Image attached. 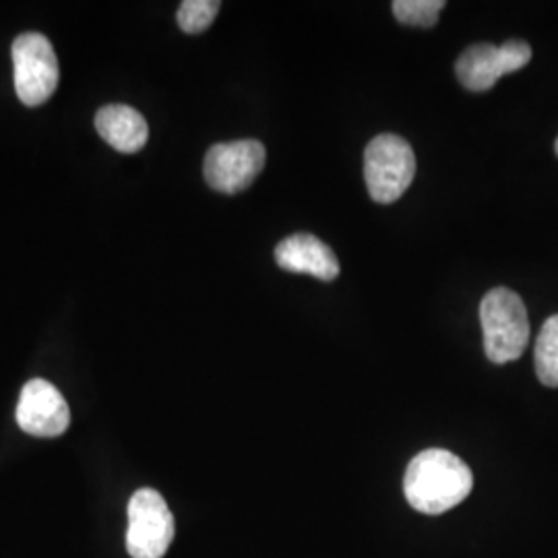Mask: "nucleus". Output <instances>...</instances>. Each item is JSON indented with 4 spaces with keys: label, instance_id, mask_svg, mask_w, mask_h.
Segmentation results:
<instances>
[{
    "label": "nucleus",
    "instance_id": "nucleus-8",
    "mask_svg": "<svg viewBox=\"0 0 558 558\" xmlns=\"http://www.w3.org/2000/svg\"><path fill=\"white\" fill-rule=\"evenodd\" d=\"M17 424L32 437L54 439L66 433L71 412L59 389L44 379L25 383L17 405Z\"/></svg>",
    "mask_w": 558,
    "mask_h": 558
},
{
    "label": "nucleus",
    "instance_id": "nucleus-11",
    "mask_svg": "<svg viewBox=\"0 0 558 558\" xmlns=\"http://www.w3.org/2000/svg\"><path fill=\"white\" fill-rule=\"evenodd\" d=\"M536 373L542 385L558 387V315L542 325L536 341Z\"/></svg>",
    "mask_w": 558,
    "mask_h": 558
},
{
    "label": "nucleus",
    "instance_id": "nucleus-12",
    "mask_svg": "<svg viewBox=\"0 0 558 558\" xmlns=\"http://www.w3.org/2000/svg\"><path fill=\"white\" fill-rule=\"evenodd\" d=\"M220 7L218 0H184L177 13L180 29L186 34L205 32L218 17Z\"/></svg>",
    "mask_w": 558,
    "mask_h": 558
},
{
    "label": "nucleus",
    "instance_id": "nucleus-1",
    "mask_svg": "<svg viewBox=\"0 0 558 558\" xmlns=\"http://www.w3.org/2000/svg\"><path fill=\"white\" fill-rule=\"evenodd\" d=\"M472 470L445 449H426L410 461L403 478L408 502L426 515H440L468 499Z\"/></svg>",
    "mask_w": 558,
    "mask_h": 558
},
{
    "label": "nucleus",
    "instance_id": "nucleus-9",
    "mask_svg": "<svg viewBox=\"0 0 558 558\" xmlns=\"http://www.w3.org/2000/svg\"><path fill=\"white\" fill-rule=\"evenodd\" d=\"M276 260L283 271L306 274L313 278L331 281L339 276L336 253L313 234H294L276 246Z\"/></svg>",
    "mask_w": 558,
    "mask_h": 558
},
{
    "label": "nucleus",
    "instance_id": "nucleus-4",
    "mask_svg": "<svg viewBox=\"0 0 558 558\" xmlns=\"http://www.w3.org/2000/svg\"><path fill=\"white\" fill-rule=\"evenodd\" d=\"M13 69L15 92L20 100L36 108L50 100L59 85V59L50 40L41 34L29 32L13 41Z\"/></svg>",
    "mask_w": 558,
    "mask_h": 558
},
{
    "label": "nucleus",
    "instance_id": "nucleus-5",
    "mask_svg": "<svg viewBox=\"0 0 558 558\" xmlns=\"http://www.w3.org/2000/svg\"><path fill=\"white\" fill-rule=\"evenodd\" d=\"M174 539V515L158 490L141 488L129 500L126 550L133 558H161Z\"/></svg>",
    "mask_w": 558,
    "mask_h": 558
},
{
    "label": "nucleus",
    "instance_id": "nucleus-3",
    "mask_svg": "<svg viewBox=\"0 0 558 558\" xmlns=\"http://www.w3.org/2000/svg\"><path fill=\"white\" fill-rule=\"evenodd\" d=\"M416 177L412 145L398 135H379L364 149V180L373 201L389 205L398 201Z\"/></svg>",
    "mask_w": 558,
    "mask_h": 558
},
{
    "label": "nucleus",
    "instance_id": "nucleus-6",
    "mask_svg": "<svg viewBox=\"0 0 558 558\" xmlns=\"http://www.w3.org/2000/svg\"><path fill=\"white\" fill-rule=\"evenodd\" d=\"M265 158L267 154L260 141L218 143L205 156V180L214 191L234 195L255 182L265 166Z\"/></svg>",
    "mask_w": 558,
    "mask_h": 558
},
{
    "label": "nucleus",
    "instance_id": "nucleus-13",
    "mask_svg": "<svg viewBox=\"0 0 558 558\" xmlns=\"http://www.w3.org/2000/svg\"><path fill=\"white\" fill-rule=\"evenodd\" d=\"M445 9L442 0H396L393 15L403 25L433 27Z\"/></svg>",
    "mask_w": 558,
    "mask_h": 558
},
{
    "label": "nucleus",
    "instance_id": "nucleus-2",
    "mask_svg": "<svg viewBox=\"0 0 558 558\" xmlns=\"http://www.w3.org/2000/svg\"><path fill=\"white\" fill-rule=\"evenodd\" d=\"M486 356L495 364L521 359L530 343L527 308L509 288H495L480 302Z\"/></svg>",
    "mask_w": 558,
    "mask_h": 558
},
{
    "label": "nucleus",
    "instance_id": "nucleus-10",
    "mask_svg": "<svg viewBox=\"0 0 558 558\" xmlns=\"http://www.w3.org/2000/svg\"><path fill=\"white\" fill-rule=\"evenodd\" d=\"M96 129L110 147L120 154H137L149 140V126L143 114L131 106L110 104L96 114Z\"/></svg>",
    "mask_w": 558,
    "mask_h": 558
},
{
    "label": "nucleus",
    "instance_id": "nucleus-14",
    "mask_svg": "<svg viewBox=\"0 0 558 558\" xmlns=\"http://www.w3.org/2000/svg\"><path fill=\"white\" fill-rule=\"evenodd\" d=\"M555 149H557V156H558V140H557V143H555Z\"/></svg>",
    "mask_w": 558,
    "mask_h": 558
},
{
    "label": "nucleus",
    "instance_id": "nucleus-7",
    "mask_svg": "<svg viewBox=\"0 0 558 558\" xmlns=\"http://www.w3.org/2000/svg\"><path fill=\"white\" fill-rule=\"evenodd\" d=\"M532 60L530 44L521 40L505 41L502 46L476 44L468 48L456 64L458 80L470 92H488L509 73L523 69Z\"/></svg>",
    "mask_w": 558,
    "mask_h": 558
}]
</instances>
